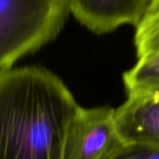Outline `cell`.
<instances>
[{
  "instance_id": "1",
  "label": "cell",
  "mask_w": 159,
  "mask_h": 159,
  "mask_svg": "<svg viewBox=\"0 0 159 159\" xmlns=\"http://www.w3.org/2000/svg\"><path fill=\"white\" fill-rule=\"evenodd\" d=\"M79 108L65 83L43 67L0 72V159H63Z\"/></svg>"
},
{
  "instance_id": "2",
  "label": "cell",
  "mask_w": 159,
  "mask_h": 159,
  "mask_svg": "<svg viewBox=\"0 0 159 159\" xmlns=\"http://www.w3.org/2000/svg\"><path fill=\"white\" fill-rule=\"evenodd\" d=\"M70 0H0V72L53 40Z\"/></svg>"
},
{
  "instance_id": "3",
  "label": "cell",
  "mask_w": 159,
  "mask_h": 159,
  "mask_svg": "<svg viewBox=\"0 0 159 159\" xmlns=\"http://www.w3.org/2000/svg\"><path fill=\"white\" fill-rule=\"evenodd\" d=\"M114 115L115 109L109 106H80L67 131L63 159L108 158L123 144Z\"/></svg>"
},
{
  "instance_id": "4",
  "label": "cell",
  "mask_w": 159,
  "mask_h": 159,
  "mask_svg": "<svg viewBox=\"0 0 159 159\" xmlns=\"http://www.w3.org/2000/svg\"><path fill=\"white\" fill-rule=\"evenodd\" d=\"M154 0H70V13L89 31L103 34L141 22Z\"/></svg>"
},
{
  "instance_id": "5",
  "label": "cell",
  "mask_w": 159,
  "mask_h": 159,
  "mask_svg": "<svg viewBox=\"0 0 159 159\" xmlns=\"http://www.w3.org/2000/svg\"><path fill=\"white\" fill-rule=\"evenodd\" d=\"M114 117L123 144L159 145V93L127 96Z\"/></svg>"
},
{
  "instance_id": "6",
  "label": "cell",
  "mask_w": 159,
  "mask_h": 159,
  "mask_svg": "<svg viewBox=\"0 0 159 159\" xmlns=\"http://www.w3.org/2000/svg\"><path fill=\"white\" fill-rule=\"evenodd\" d=\"M127 96L159 93V50L139 58L138 62L123 75Z\"/></svg>"
},
{
  "instance_id": "7",
  "label": "cell",
  "mask_w": 159,
  "mask_h": 159,
  "mask_svg": "<svg viewBox=\"0 0 159 159\" xmlns=\"http://www.w3.org/2000/svg\"><path fill=\"white\" fill-rule=\"evenodd\" d=\"M134 44L138 59L159 50V0L152 2L136 26Z\"/></svg>"
},
{
  "instance_id": "8",
  "label": "cell",
  "mask_w": 159,
  "mask_h": 159,
  "mask_svg": "<svg viewBox=\"0 0 159 159\" xmlns=\"http://www.w3.org/2000/svg\"><path fill=\"white\" fill-rule=\"evenodd\" d=\"M107 159H159V145L122 144Z\"/></svg>"
}]
</instances>
